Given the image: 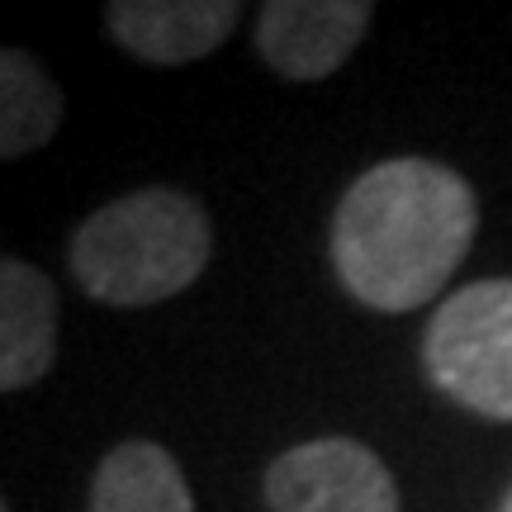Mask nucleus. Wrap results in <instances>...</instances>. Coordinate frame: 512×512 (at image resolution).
<instances>
[{
  "mask_svg": "<svg viewBox=\"0 0 512 512\" xmlns=\"http://www.w3.org/2000/svg\"><path fill=\"white\" fill-rule=\"evenodd\" d=\"M214 252V228L200 200L171 185H147L110 200L76 228V285L114 309H147L190 290Z\"/></svg>",
  "mask_w": 512,
  "mask_h": 512,
  "instance_id": "2",
  "label": "nucleus"
},
{
  "mask_svg": "<svg viewBox=\"0 0 512 512\" xmlns=\"http://www.w3.org/2000/svg\"><path fill=\"white\" fill-rule=\"evenodd\" d=\"M0 512H10V508H5V503H0Z\"/></svg>",
  "mask_w": 512,
  "mask_h": 512,
  "instance_id": "11",
  "label": "nucleus"
},
{
  "mask_svg": "<svg viewBox=\"0 0 512 512\" xmlns=\"http://www.w3.org/2000/svg\"><path fill=\"white\" fill-rule=\"evenodd\" d=\"M62 124V95L29 53H0V152L15 162L38 152Z\"/></svg>",
  "mask_w": 512,
  "mask_h": 512,
  "instance_id": "9",
  "label": "nucleus"
},
{
  "mask_svg": "<svg viewBox=\"0 0 512 512\" xmlns=\"http://www.w3.org/2000/svg\"><path fill=\"white\" fill-rule=\"evenodd\" d=\"M91 512H195V498L166 446L124 441L95 465Z\"/></svg>",
  "mask_w": 512,
  "mask_h": 512,
  "instance_id": "8",
  "label": "nucleus"
},
{
  "mask_svg": "<svg viewBox=\"0 0 512 512\" xmlns=\"http://www.w3.org/2000/svg\"><path fill=\"white\" fill-rule=\"evenodd\" d=\"M261 494L271 512H399L389 465L351 437L290 446L271 460Z\"/></svg>",
  "mask_w": 512,
  "mask_h": 512,
  "instance_id": "4",
  "label": "nucleus"
},
{
  "mask_svg": "<svg viewBox=\"0 0 512 512\" xmlns=\"http://www.w3.org/2000/svg\"><path fill=\"white\" fill-rule=\"evenodd\" d=\"M366 0H271L256 15V53L285 81L332 76L370 29Z\"/></svg>",
  "mask_w": 512,
  "mask_h": 512,
  "instance_id": "5",
  "label": "nucleus"
},
{
  "mask_svg": "<svg viewBox=\"0 0 512 512\" xmlns=\"http://www.w3.org/2000/svg\"><path fill=\"white\" fill-rule=\"evenodd\" d=\"M242 5L233 0H114L105 5L110 34L133 57L157 67H181L209 57L238 29Z\"/></svg>",
  "mask_w": 512,
  "mask_h": 512,
  "instance_id": "6",
  "label": "nucleus"
},
{
  "mask_svg": "<svg viewBox=\"0 0 512 512\" xmlns=\"http://www.w3.org/2000/svg\"><path fill=\"white\" fill-rule=\"evenodd\" d=\"M479 204L460 171L394 157L361 171L332 214V266L375 313L432 304L475 247Z\"/></svg>",
  "mask_w": 512,
  "mask_h": 512,
  "instance_id": "1",
  "label": "nucleus"
},
{
  "mask_svg": "<svg viewBox=\"0 0 512 512\" xmlns=\"http://www.w3.org/2000/svg\"><path fill=\"white\" fill-rule=\"evenodd\" d=\"M427 380L460 408L512 422V280H475L441 299L422 332Z\"/></svg>",
  "mask_w": 512,
  "mask_h": 512,
  "instance_id": "3",
  "label": "nucleus"
},
{
  "mask_svg": "<svg viewBox=\"0 0 512 512\" xmlns=\"http://www.w3.org/2000/svg\"><path fill=\"white\" fill-rule=\"evenodd\" d=\"M503 512H512V489H508V498H503Z\"/></svg>",
  "mask_w": 512,
  "mask_h": 512,
  "instance_id": "10",
  "label": "nucleus"
},
{
  "mask_svg": "<svg viewBox=\"0 0 512 512\" xmlns=\"http://www.w3.org/2000/svg\"><path fill=\"white\" fill-rule=\"evenodd\" d=\"M57 356V285L48 275L5 256L0 261V389L19 394L48 375Z\"/></svg>",
  "mask_w": 512,
  "mask_h": 512,
  "instance_id": "7",
  "label": "nucleus"
}]
</instances>
